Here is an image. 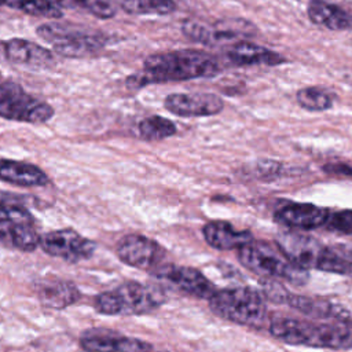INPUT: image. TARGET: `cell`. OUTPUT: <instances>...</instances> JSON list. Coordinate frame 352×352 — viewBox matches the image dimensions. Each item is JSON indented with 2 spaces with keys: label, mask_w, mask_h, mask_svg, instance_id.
Wrapping results in <instances>:
<instances>
[{
  "label": "cell",
  "mask_w": 352,
  "mask_h": 352,
  "mask_svg": "<svg viewBox=\"0 0 352 352\" xmlns=\"http://www.w3.org/2000/svg\"><path fill=\"white\" fill-rule=\"evenodd\" d=\"M125 12L146 15H166L176 10L175 0H117Z\"/></svg>",
  "instance_id": "cell-27"
},
{
  "label": "cell",
  "mask_w": 352,
  "mask_h": 352,
  "mask_svg": "<svg viewBox=\"0 0 352 352\" xmlns=\"http://www.w3.org/2000/svg\"><path fill=\"white\" fill-rule=\"evenodd\" d=\"M154 274L177 290L197 298L209 300L217 292L216 286L199 270L192 267L165 264L157 267Z\"/></svg>",
  "instance_id": "cell-12"
},
{
  "label": "cell",
  "mask_w": 352,
  "mask_h": 352,
  "mask_svg": "<svg viewBox=\"0 0 352 352\" xmlns=\"http://www.w3.org/2000/svg\"><path fill=\"white\" fill-rule=\"evenodd\" d=\"M330 217V210L314 204H286L275 212V220L289 228L315 230L324 224Z\"/></svg>",
  "instance_id": "cell-15"
},
{
  "label": "cell",
  "mask_w": 352,
  "mask_h": 352,
  "mask_svg": "<svg viewBox=\"0 0 352 352\" xmlns=\"http://www.w3.org/2000/svg\"><path fill=\"white\" fill-rule=\"evenodd\" d=\"M37 297L41 304L48 308L63 309L78 301L81 293L73 282L59 278H48L40 280Z\"/></svg>",
  "instance_id": "cell-19"
},
{
  "label": "cell",
  "mask_w": 352,
  "mask_h": 352,
  "mask_svg": "<svg viewBox=\"0 0 352 352\" xmlns=\"http://www.w3.org/2000/svg\"><path fill=\"white\" fill-rule=\"evenodd\" d=\"M0 60L30 67H48L55 63L50 50L25 38L0 41Z\"/></svg>",
  "instance_id": "cell-14"
},
{
  "label": "cell",
  "mask_w": 352,
  "mask_h": 352,
  "mask_svg": "<svg viewBox=\"0 0 352 352\" xmlns=\"http://www.w3.org/2000/svg\"><path fill=\"white\" fill-rule=\"evenodd\" d=\"M283 304H287L290 308L315 319L334 320V319L351 318L349 311L344 308L341 304L333 302L322 297H309V296L287 293Z\"/></svg>",
  "instance_id": "cell-16"
},
{
  "label": "cell",
  "mask_w": 352,
  "mask_h": 352,
  "mask_svg": "<svg viewBox=\"0 0 352 352\" xmlns=\"http://www.w3.org/2000/svg\"><path fill=\"white\" fill-rule=\"evenodd\" d=\"M0 180L22 187H37L45 186L48 176L33 164L0 158Z\"/></svg>",
  "instance_id": "cell-20"
},
{
  "label": "cell",
  "mask_w": 352,
  "mask_h": 352,
  "mask_svg": "<svg viewBox=\"0 0 352 352\" xmlns=\"http://www.w3.org/2000/svg\"><path fill=\"white\" fill-rule=\"evenodd\" d=\"M0 221H15V223H30L32 224L33 217L21 205L0 202Z\"/></svg>",
  "instance_id": "cell-30"
},
{
  "label": "cell",
  "mask_w": 352,
  "mask_h": 352,
  "mask_svg": "<svg viewBox=\"0 0 352 352\" xmlns=\"http://www.w3.org/2000/svg\"><path fill=\"white\" fill-rule=\"evenodd\" d=\"M43 252L67 263H77L89 258L95 252V243L72 228L55 230L40 236Z\"/></svg>",
  "instance_id": "cell-9"
},
{
  "label": "cell",
  "mask_w": 352,
  "mask_h": 352,
  "mask_svg": "<svg viewBox=\"0 0 352 352\" xmlns=\"http://www.w3.org/2000/svg\"><path fill=\"white\" fill-rule=\"evenodd\" d=\"M118 352H153V345L139 338L121 336Z\"/></svg>",
  "instance_id": "cell-32"
},
{
  "label": "cell",
  "mask_w": 352,
  "mask_h": 352,
  "mask_svg": "<svg viewBox=\"0 0 352 352\" xmlns=\"http://www.w3.org/2000/svg\"><path fill=\"white\" fill-rule=\"evenodd\" d=\"M323 169L329 173L342 175V176H352V164L349 162H330L323 166Z\"/></svg>",
  "instance_id": "cell-33"
},
{
  "label": "cell",
  "mask_w": 352,
  "mask_h": 352,
  "mask_svg": "<svg viewBox=\"0 0 352 352\" xmlns=\"http://www.w3.org/2000/svg\"><path fill=\"white\" fill-rule=\"evenodd\" d=\"M54 116L51 104L38 100L15 81L0 82V117L29 124L47 122Z\"/></svg>",
  "instance_id": "cell-7"
},
{
  "label": "cell",
  "mask_w": 352,
  "mask_h": 352,
  "mask_svg": "<svg viewBox=\"0 0 352 352\" xmlns=\"http://www.w3.org/2000/svg\"><path fill=\"white\" fill-rule=\"evenodd\" d=\"M278 249L292 261L294 265L302 270H316L324 245L318 239L298 232V231H283L275 238Z\"/></svg>",
  "instance_id": "cell-11"
},
{
  "label": "cell",
  "mask_w": 352,
  "mask_h": 352,
  "mask_svg": "<svg viewBox=\"0 0 352 352\" xmlns=\"http://www.w3.org/2000/svg\"><path fill=\"white\" fill-rule=\"evenodd\" d=\"M297 103L308 111H324L333 106V96L323 88L305 87L296 94Z\"/></svg>",
  "instance_id": "cell-28"
},
{
  "label": "cell",
  "mask_w": 352,
  "mask_h": 352,
  "mask_svg": "<svg viewBox=\"0 0 352 352\" xmlns=\"http://www.w3.org/2000/svg\"><path fill=\"white\" fill-rule=\"evenodd\" d=\"M268 330L272 337L289 345L352 349V318L329 322L278 318L270 323Z\"/></svg>",
  "instance_id": "cell-2"
},
{
  "label": "cell",
  "mask_w": 352,
  "mask_h": 352,
  "mask_svg": "<svg viewBox=\"0 0 352 352\" xmlns=\"http://www.w3.org/2000/svg\"><path fill=\"white\" fill-rule=\"evenodd\" d=\"M307 14L311 22L330 30H345L352 25V18L346 11L324 0H311Z\"/></svg>",
  "instance_id": "cell-21"
},
{
  "label": "cell",
  "mask_w": 352,
  "mask_h": 352,
  "mask_svg": "<svg viewBox=\"0 0 352 352\" xmlns=\"http://www.w3.org/2000/svg\"><path fill=\"white\" fill-rule=\"evenodd\" d=\"M316 270L352 279V249L344 246H324Z\"/></svg>",
  "instance_id": "cell-23"
},
{
  "label": "cell",
  "mask_w": 352,
  "mask_h": 352,
  "mask_svg": "<svg viewBox=\"0 0 352 352\" xmlns=\"http://www.w3.org/2000/svg\"><path fill=\"white\" fill-rule=\"evenodd\" d=\"M164 106L168 111L179 117H208L219 114L223 107V99L209 92H179L165 98Z\"/></svg>",
  "instance_id": "cell-13"
},
{
  "label": "cell",
  "mask_w": 352,
  "mask_h": 352,
  "mask_svg": "<svg viewBox=\"0 0 352 352\" xmlns=\"http://www.w3.org/2000/svg\"><path fill=\"white\" fill-rule=\"evenodd\" d=\"M202 234L208 245L219 250L239 249L253 241V234L248 230H235L232 224L223 220L209 221L204 226Z\"/></svg>",
  "instance_id": "cell-17"
},
{
  "label": "cell",
  "mask_w": 352,
  "mask_h": 352,
  "mask_svg": "<svg viewBox=\"0 0 352 352\" xmlns=\"http://www.w3.org/2000/svg\"><path fill=\"white\" fill-rule=\"evenodd\" d=\"M116 252L122 263L147 271H154L160 267L165 257V249L160 243L138 234H129L121 238Z\"/></svg>",
  "instance_id": "cell-10"
},
{
  "label": "cell",
  "mask_w": 352,
  "mask_h": 352,
  "mask_svg": "<svg viewBox=\"0 0 352 352\" xmlns=\"http://www.w3.org/2000/svg\"><path fill=\"white\" fill-rule=\"evenodd\" d=\"M327 226L337 232L352 234V209H345V210H338V212L330 213Z\"/></svg>",
  "instance_id": "cell-31"
},
{
  "label": "cell",
  "mask_w": 352,
  "mask_h": 352,
  "mask_svg": "<svg viewBox=\"0 0 352 352\" xmlns=\"http://www.w3.org/2000/svg\"><path fill=\"white\" fill-rule=\"evenodd\" d=\"M78 8L100 19H109L116 15V6L110 0H78Z\"/></svg>",
  "instance_id": "cell-29"
},
{
  "label": "cell",
  "mask_w": 352,
  "mask_h": 352,
  "mask_svg": "<svg viewBox=\"0 0 352 352\" xmlns=\"http://www.w3.org/2000/svg\"><path fill=\"white\" fill-rule=\"evenodd\" d=\"M138 129L140 138L147 142L164 140L176 133L175 122L162 116H150L143 118L139 122Z\"/></svg>",
  "instance_id": "cell-25"
},
{
  "label": "cell",
  "mask_w": 352,
  "mask_h": 352,
  "mask_svg": "<svg viewBox=\"0 0 352 352\" xmlns=\"http://www.w3.org/2000/svg\"><path fill=\"white\" fill-rule=\"evenodd\" d=\"M0 245L32 252L40 245V236L30 223L0 221Z\"/></svg>",
  "instance_id": "cell-22"
},
{
  "label": "cell",
  "mask_w": 352,
  "mask_h": 352,
  "mask_svg": "<svg viewBox=\"0 0 352 352\" xmlns=\"http://www.w3.org/2000/svg\"><path fill=\"white\" fill-rule=\"evenodd\" d=\"M36 33L44 41L50 43L58 55L66 58H82L98 54L106 44L100 33L73 23H43L36 29Z\"/></svg>",
  "instance_id": "cell-6"
},
{
  "label": "cell",
  "mask_w": 352,
  "mask_h": 352,
  "mask_svg": "<svg viewBox=\"0 0 352 352\" xmlns=\"http://www.w3.org/2000/svg\"><path fill=\"white\" fill-rule=\"evenodd\" d=\"M121 336L113 330L94 327L85 330L80 337V346L85 352H118Z\"/></svg>",
  "instance_id": "cell-24"
},
{
  "label": "cell",
  "mask_w": 352,
  "mask_h": 352,
  "mask_svg": "<svg viewBox=\"0 0 352 352\" xmlns=\"http://www.w3.org/2000/svg\"><path fill=\"white\" fill-rule=\"evenodd\" d=\"M208 301L212 312L228 322L250 327H260L267 322L264 297L252 287L221 289Z\"/></svg>",
  "instance_id": "cell-4"
},
{
  "label": "cell",
  "mask_w": 352,
  "mask_h": 352,
  "mask_svg": "<svg viewBox=\"0 0 352 352\" xmlns=\"http://www.w3.org/2000/svg\"><path fill=\"white\" fill-rule=\"evenodd\" d=\"M254 26L245 19H223L216 23H205L194 19H186L182 23V32L191 41L205 45H217L235 41L238 38L254 34Z\"/></svg>",
  "instance_id": "cell-8"
},
{
  "label": "cell",
  "mask_w": 352,
  "mask_h": 352,
  "mask_svg": "<svg viewBox=\"0 0 352 352\" xmlns=\"http://www.w3.org/2000/svg\"><path fill=\"white\" fill-rule=\"evenodd\" d=\"M0 6L19 10L29 15L45 16L50 19H58L63 15L60 8L48 3L47 0H0Z\"/></svg>",
  "instance_id": "cell-26"
},
{
  "label": "cell",
  "mask_w": 352,
  "mask_h": 352,
  "mask_svg": "<svg viewBox=\"0 0 352 352\" xmlns=\"http://www.w3.org/2000/svg\"><path fill=\"white\" fill-rule=\"evenodd\" d=\"M220 63L210 54L201 50H175L150 55L143 69L131 74L125 84L129 88H143L150 84L210 78L220 73Z\"/></svg>",
  "instance_id": "cell-1"
},
{
  "label": "cell",
  "mask_w": 352,
  "mask_h": 352,
  "mask_svg": "<svg viewBox=\"0 0 352 352\" xmlns=\"http://www.w3.org/2000/svg\"><path fill=\"white\" fill-rule=\"evenodd\" d=\"M226 58L234 66H276L286 60L280 54L249 41H238L232 44L228 48Z\"/></svg>",
  "instance_id": "cell-18"
},
{
  "label": "cell",
  "mask_w": 352,
  "mask_h": 352,
  "mask_svg": "<svg viewBox=\"0 0 352 352\" xmlns=\"http://www.w3.org/2000/svg\"><path fill=\"white\" fill-rule=\"evenodd\" d=\"M48 3L56 6L58 8H72V10H80L78 8V0H47Z\"/></svg>",
  "instance_id": "cell-34"
},
{
  "label": "cell",
  "mask_w": 352,
  "mask_h": 352,
  "mask_svg": "<svg viewBox=\"0 0 352 352\" xmlns=\"http://www.w3.org/2000/svg\"><path fill=\"white\" fill-rule=\"evenodd\" d=\"M238 260L245 268L268 279H282L298 286L308 279L307 270L294 265L278 248L267 242L253 239L239 248Z\"/></svg>",
  "instance_id": "cell-5"
},
{
  "label": "cell",
  "mask_w": 352,
  "mask_h": 352,
  "mask_svg": "<svg viewBox=\"0 0 352 352\" xmlns=\"http://www.w3.org/2000/svg\"><path fill=\"white\" fill-rule=\"evenodd\" d=\"M165 301L166 296L161 289L129 280L99 293L94 307L103 315H144L155 311Z\"/></svg>",
  "instance_id": "cell-3"
}]
</instances>
